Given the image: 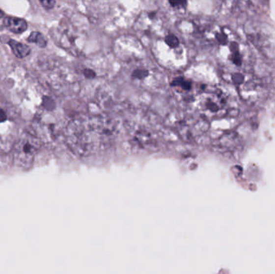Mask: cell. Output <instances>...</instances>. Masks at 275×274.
<instances>
[{"instance_id":"6da1fadb","label":"cell","mask_w":275,"mask_h":274,"mask_svg":"<svg viewBox=\"0 0 275 274\" xmlns=\"http://www.w3.org/2000/svg\"><path fill=\"white\" fill-rule=\"evenodd\" d=\"M66 143L72 152L79 157H86L99 150L88 119L76 118L65 129Z\"/></svg>"},{"instance_id":"7a4b0ae2","label":"cell","mask_w":275,"mask_h":274,"mask_svg":"<svg viewBox=\"0 0 275 274\" xmlns=\"http://www.w3.org/2000/svg\"><path fill=\"white\" fill-rule=\"evenodd\" d=\"M99 149H107L112 145L118 136V126L117 122L109 116H94L88 118Z\"/></svg>"},{"instance_id":"3957f363","label":"cell","mask_w":275,"mask_h":274,"mask_svg":"<svg viewBox=\"0 0 275 274\" xmlns=\"http://www.w3.org/2000/svg\"><path fill=\"white\" fill-rule=\"evenodd\" d=\"M39 148L40 141L37 137L28 131L24 133L14 149V160L17 166L24 170L31 168Z\"/></svg>"},{"instance_id":"277c9868","label":"cell","mask_w":275,"mask_h":274,"mask_svg":"<svg viewBox=\"0 0 275 274\" xmlns=\"http://www.w3.org/2000/svg\"><path fill=\"white\" fill-rule=\"evenodd\" d=\"M198 107L203 113V117H219L225 113L226 99L219 91L205 92L199 98Z\"/></svg>"},{"instance_id":"5b68a950","label":"cell","mask_w":275,"mask_h":274,"mask_svg":"<svg viewBox=\"0 0 275 274\" xmlns=\"http://www.w3.org/2000/svg\"><path fill=\"white\" fill-rule=\"evenodd\" d=\"M208 127L209 124L205 117L203 116H189L178 121L176 131L183 139L187 141H192L204 134L208 130Z\"/></svg>"},{"instance_id":"8992f818","label":"cell","mask_w":275,"mask_h":274,"mask_svg":"<svg viewBox=\"0 0 275 274\" xmlns=\"http://www.w3.org/2000/svg\"><path fill=\"white\" fill-rule=\"evenodd\" d=\"M133 140L138 147L142 149H151L156 147V140L149 131L140 129L135 133Z\"/></svg>"},{"instance_id":"52a82bcc","label":"cell","mask_w":275,"mask_h":274,"mask_svg":"<svg viewBox=\"0 0 275 274\" xmlns=\"http://www.w3.org/2000/svg\"><path fill=\"white\" fill-rule=\"evenodd\" d=\"M3 25L9 31L16 34L23 33L28 29L27 22L24 19L15 16L3 18Z\"/></svg>"},{"instance_id":"ba28073f","label":"cell","mask_w":275,"mask_h":274,"mask_svg":"<svg viewBox=\"0 0 275 274\" xmlns=\"http://www.w3.org/2000/svg\"><path fill=\"white\" fill-rule=\"evenodd\" d=\"M7 44L9 45L14 55L20 59L27 57L28 55L31 53V49L28 45L18 42L16 40L10 39V40H7Z\"/></svg>"},{"instance_id":"9c48e42d","label":"cell","mask_w":275,"mask_h":274,"mask_svg":"<svg viewBox=\"0 0 275 274\" xmlns=\"http://www.w3.org/2000/svg\"><path fill=\"white\" fill-rule=\"evenodd\" d=\"M171 86L175 88L177 92L189 93L192 88V82L187 78L179 77L171 81Z\"/></svg>"},{"instance_id":"30bf717a","label":"cell","mask_w":275,"mask_h":274,"mask_svg":"<svg viewBox=\"0 0 275 274\" xmlns=\"http://www.w3.org/2000/svg\"><path fill=\"white\" fill-rule=\"evenodd\" d=\"M28 42L36 44L40 48H45L47 45L46 38L39 32V31H33L31 32L27 39Z\"/></svg>"},{"instance_id":"8fae6325","label":"cell","mask_w":275,"mask_h":274,"mask_svg":"<svg viewBox=\"0 0 275 274\" xmlns=\"http://www.w3.org/2000/svg\"><path fill=\"white\" fill-rule=\"evenodd\" d=\"M165 43L171 49H177L180 46V40L174 34H168L165 37Z\"/></svg>"},{"instance_id":"7c38bea8","label":"cell","mask_w":275,"mask_h":274,"mask_svg":"<svg viewBox=\"0 0 275 274\" xmlns=\"http://www.w3.org/2000/svg\"><path fill=\"white\" fill-rule=\"evenodd\" d=\"M149 75V72L145 69H136L132 73V77L136 79L142 80L147 78Z\"/></svg>"},{"instance_id":"4fadbf2b","label":"cell","mask_w":275,"mask_h":274,"mask_svg":"<svg viewBox=\"0 0 275 274\" xmlns=\"http://www.w3.org/2000/svg\"><path fill=\"white\" fill-rule=\"evenodd\" d=\"M40 3L42 5V7L44 8L47 9V10H50V9H53L55 7V1L43 0V1H40Z\"/></svg>"},{"instance_id":"5bb4252c","label":"cell","mask_w":275,"mask_h":274,"mask_svg":"<svg viewBox=\"0 0 275 274\" xmlns=\"http://www.w3.org/2000/svg\"><path fill=\"white\" fill-rule=\"evenodd\" d=\"M169 4L171 5V7H173V8L176 9V10H182V9L185 8L187 7L188 2H172V1H170Z\"/></svg>"},{"instance_id":"9a60e30c","label":"cell","mask_w":275,"mask_h":274,"mask_svg":"<svg viewBox=\"0 0 275 274\" xmlns=\"http://www.w3.org/2000/svg\"><path fill=\"white\" fill-rule=\"evenodd\" d=\"M84 73V77L87 78H95L96 74L94 73L93 71L90 70V69H85L83 72Z\"/></svg>"},{"instance_id":"2e32d148","label":"cell","mask_w":275,"mask_h":274,"mask_svg":"<svg viewBox=\"0 0 275 274\" xmlns=\"http://www.w3.org/2000/svg\"><path fill=\"white\" fill-rule=\"evenodd\" d=\"M7 120V113L3 110L0 109V123L5 122Z\"/></svg>"},{"instance_id":"e0dca14e","label":"cell","mask_w":275,"mask_h":274,"mask_svg":"<svg viewBox=\"0 0 275 274\" xmlns=\"http://www.w3.org/2000/svg\"><path fill=\"white\" fill-rule=\"evenodd\" d=\"M5 17V14L3 11L0 9V18H4Z\"/></svg>"}]
</instances>
